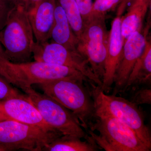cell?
<instances>
[{
  "instance_id": "obj_1",
  "label": "cell",
  "mask_w": 151,
  "mask_h": 151,
  "mask_svg": "<svg viewBox=\"0 0 151 151\" xmlns=\"http://www.w3.org/2000/svg\"><path fill=\"white\" fill-rule=\"evenodd\" d=\"M84 78L67 77L37 84L44 93L71 111L86 133L95 118L94 102Z\"/></svg>"
},
{
  "instance_id": "obj_2",
  "label": "cell",
  "mask_w": 151,
  "mask_h": 151,
  "mask_svg": "<svg viewBox=\"0 0 151 151\" xmlns=\"http://www.w3.org/2000/svg\"><path fill=\"white\" fill-rule=\"evenodd\" d=\"M95 108V116L106 115L116 118L137 133L141 140L151 148V136L145 124V116L137 105L129 100L103 92L100 86L87 83Z\"/></svg>"
},
{
  "instance_id": "obj_3",
  "label": "cell",
  "mask_w": 151,
  "mask_h": 151,
  "mask_svg": "<svg viewBox=\"0 0 151 151\" xmlns=\"http://www.w3.org/2000/svg\"><path fill=\"white\" fill-rule=\"evenodd\" d=\"M0 75L22 90L32 87L33 84L67 77H80L91 82L73 68L36 60L21 63L6 60L0 65Z\"/></svg>"
},
{
  "instance_id": "obj_4",
  "label": "cell",
  "mask_w": 151,
  "mask_h": 151,
  "mask_svg": "<svg viewBox=\"0 0 151 151\" xmlns=\"http://www.w3.org/2000/svg\"><path fill=\"white\" fill-rule=\"evenodd\" d=\"M87 134L106 151H151L134 131L108 115H96Z\"/></svg>"
},
{
  "instance_id": "obj_5",
  "label": "cell",
  "mask_w": 151,
  "mask_h": 151,
  "mask_svg": "<svg viewBox=\"0 0 151 151\" xmlns=\"http://www.w3.org/2000/svg\"><path fill=\"white\" fill-rule=\"evenodd\" d=\"M0 42L11 62L31 61L35 43L28 14L22 6H17L0 31Z\"/></svg>"
},
{
  "instance_id": "obj_6",
  "label": "cell",
  "mask_w": 151,
  "mask_h": 151,
  "mask_svg": "<svg viewBox=\"0 0 151 151\" xmlns=\"http://www.w3.org/2000/svg\"><path fill=\"white\" fill-rule=\"evenodd\" d=\"M105 16H92L84 23L78 39L77 50L89 62L94 74L102 82L109 42Z\"/></svg>"
},
{
  "instance_id": "obj_7",
  "label": "cell",
  "mask_w": 151,
  "mask_h": 151,
  "mask_svg": "<svg viewBox=\"0 0 151 151\" xmlns=\"http://www.w3.org/2000/svg\"><path fill=\"white\" fill-rule=\"evenodd\" d=\"M28 100L39 111L47 124L63 135L76 136L88 139L90 136L81 127L71 111L46 94L37 92L32 87L23 90Z\"/></svg>"
},
{
  "instance_id": "obj_8",
  "label": "cell",
  "mask_w": 151,
  "mask_h": 151,
  "mask_svg": "<svg viewBox=\"0 0 151 151\" xmlns=\"http://www.w3.org/2000/svg\"><path fill=\"white\" fill-rule=\"evenodd\" d=\"M62 135L59 132L47 131L12 119L0 121V144L12 151L19 149L42 151L49 144Z\"/></svg>"
},
{
  "instance_id": "obj_9",
  "label": "cell",
  "mask_w": 151,
  "mask_h": 151,
  "mask_svg": "<svg viewBox=\"0 0 151 151\" xmlns=\"http://www.w3.org/2000/svg\"><path fill=\"white\" fill-rule=\"evenodd\" d=\"M33 58L36 61L62 65L78 70L92 83L101 87L102 82L94 74L87 60L78 51H73L49 40L42 43L35 42Z\"/></svg>"
},
{
  "instance_id": "obj_10",
  "label": "cell",
  "mask_w": 151,
  "mask_h": 151,
  "mask_svg": "<svg viewBox=\"0 0 151 151\" xmlns=\"http://www.w3.org/2000/svg\"><path fill=\"white\" fill-rule=\"evenodd\" d=\"M148 29L136 31L125 41L122 58L114 78L113 94L122 93L131 71L144 51L147 40Z\"/></svg>"
},
{
  "instance_id": "obj_11",
  "label": "cell",
  "mask_w": 151,
  "mask_h": 151,
  "mask_svg": "<svg viewBox=\"0 0 151 151\" xmlns=\"http://www.w3.org/2000/svg\"><path fill=\"white\" fill-rule=\"evenodd\" d=\"M0 112L12 120L47 131L59 132L45 122L39 111L28 100L27 95L24 97L0 100Z\"/></svg>"
},
{
  "instance_id": "obj_12",
  "label": "cell",
  "mask_w": 151,
  "mask_h": 151,
  "mask_svg": "<svg viewBox=\"0 0 151 151\" xmlns=\"http://www.w3.org/2000/svg\"><path fill=\"white\" fill-rule=\"evenodd\" d=\"M124 42L121 30V17H116L112 22L109 31V42L105 72L100 89L108 93L114 84L116 70L122 58Z\"/></svg>"
},
{
  "instance_id": "obj_13",
  "label": "cell",
  "mask_w": 151,
  "mask_h": 151,
  "mask_svg": "<svg viewBox=\"0 0 151 151\" xmlns=\"http://www.w3.org/2000/svg\"><path fill=\"white\" fill-rule=\"evenodd\" d=\"M55 6L56 0H41L28 14L36 43L49 40L54 24Z\"/></svg>"
},
{
  "instance_id": "obj_14",
  "label": "cell",
  "mask_w": 151,
  "mask_h": 151,
  "mask_svg": "<svg viewBox=\"0 0 151 151\" xmlns=\"http://www.w3.org/2000/svg\"><path fill=\"white\" fill-rule=\"evenodd\" d=\"M50 40L70 50L78 51V38L71 28L65 12L56 0L54 24Z\"/></svg>"
},
{
  "instance_id": "obj_15",
  "label": "cell",
  "mask_w": 151,
  "mask_h": 151,
  "mask_svg": "<svg viewBox=\"0 0 151 151\" xmlns=\"http://www.w3.org/2000/svg\"><path fill=\"white\" fill-rule=\"evenodd\" d=\"M151 42L147 39L144 51L138 58L129 76L122 93L142 86H151Z\"/></svg>"
},
{
  "instance_id": "obj_16",
  "label": "cell",
  "mask_w": 151,
  "mask_h": 151,
  "mask_svg": "<svg viewBox=\"0 0 151 151\" xmlns=\"http://www.w3.org/2000/svg\"><path fill=\"white\" fill-rule=\"evenodd\" d=\"M151 0H134L127 13L121 17V30L124 43L132 34L142 31L143 23L151 5Z\"/></svg>"
},
{
  "instance_id": "obj_17",
  "label": "cell",
  "mask_w": 151,
  "mask_h": 151,
  "mask_svg": "<svg viewBox=\"0 0 151 151\" xmlns=\"http://www.w3.org/2000/svg\"><path fill=\"white\" fill-rule=\"evenodd\" d=\"M81 139L72 135H63L49 144L42 151H97L101 150L91 136L84 141Z\"/></svg>"
},
{
  "instance_id": "obj_18",
  "label": "cell",
  "mask_w": 151,
  "mask_h": 151,
  "mask_svg": "<svg viewBox=\"0 0 151 151\" xmlns=\"http://www.w3.org/2000/svg\"><path fill=\"white\" fill-rule=\"evenodd\" d=\"M65 12L71 28L78 39L84 28L83 19L75 0H56Z\"/></svg>"
},
{
  "instance_id": "obj_19",
  "label": "cell",
  "mask_w": 151,
  "mask_h": 151,
  "mask_svg": "<svg viewBox=\"0 0 151 151\" xmlns=\"http://www.w3.org/2000/svg\"><path fill=\"white\" fill-rule=\"evenodd\" d=\"M129 100L139 106L143 104H151V86H142L129 91Z\"/></svg>"
},
{
  "instance_id": "obj_20",
  "label": "cell",
  "mask_w": 151,
  "mask_h": 151,
  "mask_svg": "<svg viewBox=\"0 0 151 151\" xmlns=\"http://www.w3.org/2000/svg\"><path fill=\"white\" fill-rule=\"evenodd\" d=\"M121 1V0H95L94 2L93 3L92 11L89 17L92 16H106L107 13L118 6Z\"/></svg>"
},
{
  "instance_id": "obj_21",
  "label": "cell",
  "mask_w": 151,
  "mask_h": 151,
  "mask_svg": "<svg viewBox=\"0 0 151 151\" xmlns=\"http://www.w3.org/2000/svg\"><path fill=\"white\" fill-rule=\"evenodd\" d=\"M12 85L6 78L0 75V100L14 97H24L26 96V94H22Z\"/></svg>"
},
{
  "instance_id": "obj_22",
  "label": "cell",
  "mask_w": 151,
  "mask_h": 151,
  "mask_svg": "<svg viewBox=\"0 0 151 151\" xmlns=\"http://www.w3.org/2000/svg\"><path fill=\"white\" fill-rule=\"evenodd\" d=\"M17 6L10 0H0V31L4 27L11 13Z\"/></svg>"
},
{
  "instance_id": "obj_23",
  "label": "cell",
  "mask_w": 151,
  "mask_h": 151,
  "mask_svg": "<svg viewBox=\"0 0 151 151\" xmlns=\"http://www.w3.org/2000/svg\"><path fill=\"white\" fill-rule=\"evenodd\" d=\"M81 16L83 19L84 24L89 19L92 11V0H75Z\"/></svg>"
},
{
  "instance_id": "obj_24",
  "label": "cell",
  "mask_w": 151,
  "mask_h": 151,
  "mask_svg": "<svg viewBox=\"0 0 151 151\" xmlns=\"http://www.w3.org/2000/svg\"><path fill=\"white\" fill-rule=\"evenodd\" d=\"M134 0H121L117 6L116 10V17H122L126 9Z\"/></svg>"
},
{
  "instance_id": "obj_25",
  "label": "cell",
  "mask_w": 151,
  "mask_h": 151,
  "mask_svg": "<svg viewBox=\"0 0 151 151\" xmlns=\"http://www.w3.org/2000/svg\"><path fill=\"white\" fill-rule=\"evenodd\" d=\"M41 0H24L22 6L29 14L35 9Z\"/></svg>"
},
{
  "instance_id": "obj_26",
  "label": "cell",
  "mask_w": 151,
  "mask_h": 151,
  "mask_svg": "<svg viewBox=\"0 0 151 151\" xmlns=\"http://www.w3.org/2000/svg\"><path fill=\"white\" fill-rule=\"evenodd\" d=\"M9 60L5 53L4 50L0 42V65H1L6 60Z\"/></svg>"
},
{
  "instance_id": "obj_27",
  "label": "cell",
  "mask_w": 151,
  "mask_h": 151,
  "mask_svg": "<svg viewBox=\"0 0 151 151\" xmlns=\"http://www.w3.org/2000/svg\"><path fill=\"white\" fill-rule=\"evenodd\" d=\"M15 5L22 6L24 0H10Z\"/></svg>"
},
{
  "instance_id": "obj_28",
  "label": "cell",
  "mask_w": 151,
  "mask_h": 151,
  "mask_svg": "<svg viewBox=\"0 0 151 151\" xmlns=\"http://www.w3.org/2000/svg\"><path fill=\"white\" fill-rule=\"evenodd\" d=\"M12 151V150L7 146L0 144V151Z\"/></svg>"
},
{
  "instance_id": "obj_29",
  "label": "cell",
  "mask_w": 151,
  "mask_h": 151,
  "mask_svg": "<svg viewBox=\"0 0 151 151\" xmlns=\"http://www.w3.org/2000/svg\"><path fill=\"white\" fill-rule=\"evenodd\" d=\"M6 119H10L8 117H7L5 115H4L2 113L0 112V121H3V120H6Z\"/></svg>"
}]
</instances>
